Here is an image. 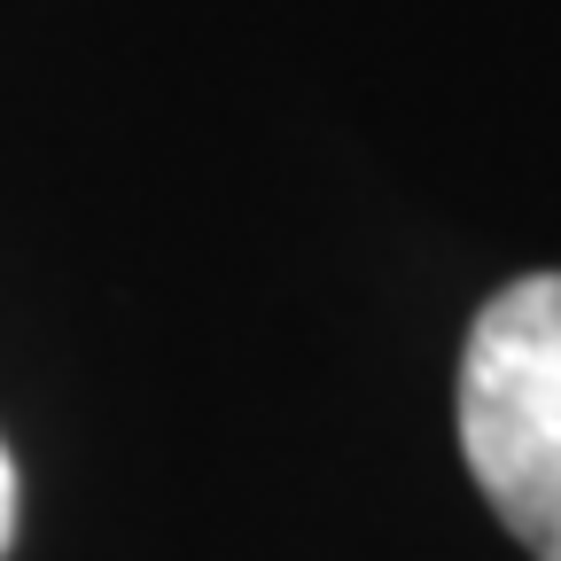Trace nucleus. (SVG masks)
Wrapping results in <instances>:
<instances>
[{
    "label": "nucleus",
    "mask_w": 561,
    "mask_h": 561,
    "mask_svg": "<svg viewBox=\"0 0 561 561\" xmlns=\"http://www.w3.org/2000/svg\"><path fill=\"white\" fill-rule=\"evenodd\" d=\"M16 546V460H9V445H0V553Z\"/></svg>",
    "instance_id": "f03ea898"
},
{
    "label": "nucleus",
    "mask_w": 561,
    "mask_h": 561,
    "mask_svg": "<svg viewBox=\"0 0 561 561\" xmlns=\"http://www.w3.org/2000/svg\"><path fill=\"white\" fill-rule=\"evenodd\" d=\"M460 453L538 561H561V273L507 280L460 351Z\"/></svg>",
    "instance_id": "f257e3e1"
}]
</instances>
